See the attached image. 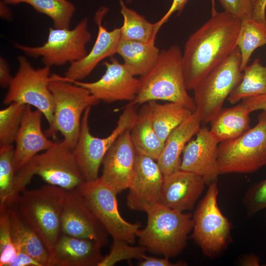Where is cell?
Listing matches in <instances>:
<instances>
[{"label": "cell", "instance_id": "6da1fadb", "mask_svg": "<svg viewBox=\"0 0 266 266\" xmlns=\"http://www.w3.org/2000/svg\"><path fill=\"white\" fill-rule=\"evenodd\" d=\"M240 21L226 11H216L189 36L182 53L184 80L188 90H193L234 51L237 47Z\"/></svg>", "mask_w": 266, "mask_h": 266}, {"label": "cell", "instance_id": "7a4b0ae2", "mask_svg": "<svg viewBox=\"0 0 266 266\" xmlns=\"http://www.w3.org/2000/svg\"><path fill=\"white\" fill-rule=\"evenodd\" d=\"M139 91L133 105L163 100L181 104L192 112L196 110L193 98L188 93L182 66V52L177 45L161 51L153 68L139 78Z\"/></svg>", "mask_w": 266, "mask_h": 266}, {"label": "cell", "instance_id": "3957f363", "mask_svg": "<svg viewBox=\"0 0 266 266\" xmlns=\"http://www.w3.org/2000/svg\"><path fill=\"white\" fill-rule=\"evenodd\" d=\"M145 211L147 225L136 233L140 245L151 253L168 258L179 255L192 231V215L160 203L150 206Z\"/></svg>", "mask_w": 266, "mask_h": 266}, {"label": "cell", "instance_id": "277c9868", "mask_svg": "<svg viewBox=\"0 0 266 266\" xmlns=\"http://www.w3.org/2000/svg\"><path fill=\"white\" fill-rule=\"evenodd\" d=\"M67 190L48 184L21 192L16 207L49 252L62 234L61 219Z\"/></svg>", "mask_w": 266, "mask_h": 266}, {"label": "cell", "instance_id": "5b68a950", "mask_svg": "<svg viewBox=\"0 0 266 266\" xmlns=\"http://www.w3.org/2000/svg\"><path fill=\"white\" fill-rule=\"evenodd\" d=\"M35 175L49 184L67 191L77 188L85 181L73 150L63 140L55 142L43 153L34 156L16 173L14 187L16 200Z\"/></svg>", "mask_w": 266, "mask_h": 266}, {"label": "cell", "instance_id": "8992f818", "mask_svg": "<svg viewBox=\"0 0 266 266\" xmlns=\"http://www.w3.org/2000/svg\"><path fill=\"white\" fill-rule=\"evenodd\" d=\"M49 88L53 95L54 112L48 133L60 132L63 141L74 148L80 133L82 115L100 101L86 88L66 81L64 77L51 75Z\"/></svg>", "mask_w": 266, "mask_h": 266}, {"label": "cell", "instance_id": "52a82bcc", "mask_svg": "<svg viewBox=\"0 0 266 266\" xmlns=\"http://www.w3.org/2000/svg\"><path fill=\"white\" fill-rule=\"evenodd\" d=\"M208 186L192 216L191 237L204 255L213 259L222 253L232 242V224L219 207L217 182Z\"/></svg>", "mask_w": 266, "mask_h": 266}, {"label": "cell", "instance_id": "ba28073f", "mask_svg": "<svg viewBox=\"0 0 266 266\" xmlns=\"http://www.w3.org/2000/svg\"><path fill=\"white\" fill-rule=\"evenodd\" d=\"M241 57L237 47L194 88V100L201 123H210L242 79Z\"/></svg>", "mask_w": 266, "mask_h": 266}, {"label": "cell", "instance_id": "9c48e42d", "mask_svg": "<svg viewBox=\"0 0 266 266\" xmlns=\"http://www.w3.org/2000/svg\"><path fill=\"white\" fill-rule=\"evenodd\" d=\"M218 162L220 174L254 172L266 166V111L258 123L241 136L219 143Z\"/></svg>", "mask_w": 266, "mask_h": 266}, {"label": "cell", "instance_id": "30bf717a", "mask_svg": "<svg viewBox=\"0 0 266 266\" xmlns=\"http://www.w3.org/2000/svg\"><path fill=\"white\" fill-rule=\"evenodd\" d=\"M91 108H87L82 115L79 134L73 150L74 157L86 181L99 177V169L106 153L121 134L131 129L138 115L135 105L129 102L110 134L100 138L93 135L90 132L89 119Z\"/></svg>", "mask_w": 266, "mask_h": 266}, {"label": "cell", "instance_id": "8fae6325", "mask_svg": "<svg viewBox=\"0 0 266 266\" xmlns=\"http://www.w3.org/2000/svg\"><path fill=\"white\" fill-rule=\"evenodd\" d=\"M18 60V71L10 82L3 102L33 106L42 112L50 126L54 112V99L49 88L52 79L49 75L50 67L45 66L35 69L26 57L19 56Z\"/></svg>", "mask_w": 266, "mask_h": 266}, {"label": "cell", "instance_id": "7c38bea8", "mask_svg": "<svg viewBox=\"0 0 266 266\" xmlns=\"http://www.w3.org/2000/svg\"><path fill=\"white\" fill-rule=\"evenodd\" d=\"M91 36L87 19L84 18L71 30L50 28L47 40L41 46L16 44V47L29 56L41 57L45 66H62L84 58Z\"/></svg>", "mask_w": 266, "mask_h": 266}, {"label": "cell", "instance_id": "4fadbf2b", "mask_svg": "<svg viewBox=\"0 0 266 266\" xmlns=\"http://www.w3.org/2000/svg\"><path fill=\"white\" fill-rule=\"evenodd\" d=\"M77 188L113 240H123L131 244L134 243L141 225L123 218L118 210L117 194L101 176L93 181H85Z\"/></svg>", "mask_w": 266, "mask_h": 266}, {"label": "cell", "instance_id": "5bb4252c", "mask_svg": "<svg viewBox=\"0 0 266 266\" xmlns=\"http://www.w3.org/2000/svg\"><path fill=\"white\" fill-rule=\"evenodd\" d=\"M103 64L105 71L99 80L91 82H69L86 88L99 101L107 103L133 101L139 91V78L132 74L124 64L113 57L110 62H104Z\"/></svg>", "mask_w": 266, "mask_h": 266}, {"label": "cell", "instance_id": "9a60e30c", "mask_svg": "<svg viewBox=\"0 0 266 266\" xmlns=\"http://www.w3.org/2000/svg\"><path fill=\"white\" fill-rule=\"evenodd\" d=\"M62 234L95 241L102 246L107 232L92 212L78 188L67 191L61 219Z\"/></svg>", "mask_w": 266, "mask_h": 266}, {"label": "cell", "instance_id": "2e32d148", "mask_svg": "<svg viewBox=\"0 0 266 266\" xmlns=\"http://www.w3.org/2000/svg\"><path fill=\"white\" fill-rule=\"evenodd\" d=\"M164 179L157 161L137 153L134 173L127 198L129 208L145 211L150 206L161 203Z\"/></svg>", "mask_w": 266, "mask_h": 266}, {"label": "cell", "instance_id": "e0dca14e", "mask_svg": "<svg viewBox=\"0 0 266 266\" xmlns=\"http://www.w3.org/2000/svg\"><path fill=\"white\" fill-rule=\"evenodd\" d=\"M195 136L183 150L180 169L200 175L209 185L217 182L220 174L218 162L220 142L206 127H201Z\"/></svg>", "mask_w": 266, "mask_h": 266}, {"label": "cell", "instance_id": "ac0fdd59", "mask_svg": "<svg viewBox=\"0 0 266 266\" xmlns=\"http://www.w3.org/2000/svg\"><path fill=\"white\" fill-rule=\"evenodd\" d=\"M137 152L130 130L121 134L105 155L101 177L117 194L130 186L135 170Z\"/></svg>", "mask_w": 266, "mask_h": 266}, {"label": "cell", "instance_id": "d6986e66", "mask_svg": "<svg viewBox=\"0 0 266 266\" xmlns=\"http://www.w3.org/2000/svg\"><path fill=\"white\" fill-rule=\"evenodd\" d=\"M107 11L106 8L102 7L96 13L95 20L98 26V33L95 43L84 58L70 64L65 73L66 81H80L85 78L101 61L116 54L121 39L120 28L108 31L102 26V19Z\"/></svg>", "mask_w": 266, "mask_h": 266}, {"label": "cell", "instance_id": "ffe728a7", "mask_svg": "<svg viewBox=\"0 0 266 266\" xmlns=\"http://www.w3.org/2000/svg\"><path fill=\"white\" fill-rule=\"evenodd\" d=\"M43 114L26 105L17 133L14 148V162L17 173L34 156L51 147L55 142L49 140L41 128Z\"/></svg>", "mask_w": 266, "mask_h": 266}, {"label": "cell", "instance_id": "44dd1931", "mask_svg": "<svg viewBox=\"0 0 266 266\" xmlns=\"http://www.w3.org/2000/svg\"><path fill=\"white\" fill-rule=\"evenodd\" d=\"M206 185L197 174L180 169L164 176L161 203L184 212L192 210Z\"/></svg>", "mask_w": 266, "mask_h": 266}, {"label": "cell", "instance_id": "7402d4cb", "mask_svg": "<svg viewBox=\"0 0 266 266\" xmlns=\"http://www.w3.org/2000/svg\"><path fill=\"white\" fill-rule=\"evenodd\" d=\"M102 246L93 240L62 234L50 253L49 266H98Z\"/></svg>", "mask_w": 266, "mask_h": 266}, {"label": "cell", "instance_id": "603a6c76", "mask_svg": "<svg viewBox=\"0 0 266 266\" xmlns=\"http://www.w3.org/2000/svg\"><path fill=\"white\" fill-rule=\"evenodd\" d=\"M201 124L200 117L196 110L167 136L157 160L164 176L180 169L181 155L186 144L200 129Z\"/></svg>", "mask_w": 266, "mask_h": 266}, {"label": "cell", "instance_id": "cb8c5ba5", "mask_svg": "<svg viewBox=\"0 0 266 266\" xmlns=\"http://www.w3.org/2000/svg\"><path fill=\"white\" fill-rule=\"evenodd\" d=\"M10 221L12 237L17 251L27 253L42 266H49V251L14 205L10 207Z\"/></svg>", "mask_w": 266, "mask_h": 266}, {"label": "cell", "instance_id": "d4e9b609", "mask_svg": "<svg viewBox=\"0 0 266 266\" xmlns=\"http://www.w3.org/2000/svg\"><path fill=\"white\" fill-rule=\"evenodd\" d=\"M161 51L155 42H142L121 38L116 54L123 59L124 65L134 76H143L157 63Z\"/></svg>", "mask_w": 266, "mask_h": 266}, {"label": "cell", "instance_id": "484cf974", "mask_svg": "<svg viewBox=\"0 0 266 266\" xmlns=\"http://www.w3.org/2000/svg\"><path fill=\"white\" fill-rule=\"evenodd\" d=\"M250 111L242 101L229 108H223L211 121L210 132L221 143L241 136L250 129Z\"/></svg>", "mask_w": 266, "mask_h": 266}, {"label": "cell", "instance_id": "4316f807", "mask_svg": "<svg viewBox=\"0 0 266 266\" xmlns=\"http://www.w3.org/2000/svg\"><path fill=\"white\" fill-rule=\"evenodd\" d=\"M130 136L137 153L157 160L164 143L153 128L148 103L143 104L140 109L137 120L130 130Z\"/></svg>", "mask_w": 266, "mask_h": 266}, {"label": "cell", "instance_id": "83f0119b", "mask_svg": "<svg viewBox=\"0 0 266 266\" xmlns=\"http://www.w3.org/2000/svg\"><path fill=\"white\" fill-rule=\"evenodd\" d=\"M147 103L150 108L153 128L164 143L170 133L193 112L175 102L161 104L152 100Z\"/></svg>", "mask_w": 266, "mask_h": 266}, {"label": "cell", "instance_id": "f1b7e54d", "mask_svg": "<svg viewBox=\"0 0 266 266\" xmlns=\"http://www.w3.org/2000/svg\"><path fill=\"white\" fill-rule=\"evenodd\" d=\"M242 71L241 80L227 100L232 104L247 98L266 94V64L264 66L257 58Z\"/></svg>", "mask_w": 266, "mask_h": 266}, {"label": "cell", "instance_id": "f546056e", "mask_svg": "<svg viewBox=\"0 0 266 266\" xmlns=\"http://www.w3.org/2000/svg\"><path fill=\"white\" fill-rule=\"evenodd\" d=\"M120 12L123 24L120 27L121 38L142 42H155L157 33L156 24L148 21L135 10L128 8L120 0Z\"/></svg>", "mask_w": 266, "mask_h": 266}, {"label": "cell", "instance_id": "4dcf8cb0", "mask_svg": "<svg viewBox=\"0 0 266 266\" xmlns=\"http://www.w3.org/2000/svg\"><path fill=\"white\" fill-rule=\"evenodd\" d=\"M265 45H266V21H257L252 17L241 20L237 46L241 57L242 71L248 65L254 51Z\"/></svg>", "mask_w": 266, "mask_h": 266}, {"label": "cell", "instance_id": "1f68e13d", "mask_svg": "<svg viewBox=\"0 0 266 266\" xmlns=\"http://www.w3.org/2000/svg\"><path fill=\"white\" fill-rule=\"evenodd\" d=\"M14 148L13 145L0 147V209L9 208L16 203L14 187Z\"/></svg>", "mask_w": 266, "mask_h": 266}, {"label": "cell", "instance_id": "d6a6232c", "mask_svg": "<svg viewBox=\"0 0 266 266\" xmlns=\"http://www.w3.org/2000/svg\"><path fill=\"white\" fill-rule=\"evenodd\" d=\"M26 3L37 12L50 18L54 28H69L75 10L74 6L69 1L66 0H27Z\"/></svg>", "mask_w": 266, "mask_h": 266}, {"label": "cell", "instance_id": "836d02e7", "mask_svg": "<svg viewBox=\"0 0 266 266\" xmlns=\"http://www.w3.org/2000/svg\"><path fill=\"white\" fill-rule=\"evenodd\" d=\"M0 111V147L13 145L26 105L14 102Z\"/></svg>", "mask_w": 266, "mask_h": 266}, {"label": "cell", "instance_id": "e575fe53", "mask_svg": "<svg viewBox=\"0 0 266 266\" xmlns=\"http://www.w3.org/2000/svg\"><path fill=\"white\" fill-rule=\"evenodd\" d=\"M17 253L11 234L10 207L0 209V266H11Z\"/></svg>", "mask_w": 266, "mask_h": 266}, {"label": "cell", "instance_id": "d590c367", "mask_svg": "<svg viewBox=\"0 0 266 266\" xmlns=\"http://www.w3.org/2000/svg\"><path fill=\"white\" fill-rule=\"evenodd\" d=\"M131 245L123 240H113L109 253L103 257L98 266H112L120 261L133 259L141 260L146 255L145 247Z\"/></svg>", "mask_w": 266, "mask_h": 266}, {"label": "cell", "instance_id": "8d00e7d4", "mask_svg": "<svg viewBox=\"0 0 266 266\" xmlns=\"http://www.w3.org/2000/svg\"><path fill=\"white\" fill-rule=\"evenodd\" d=\"M242 202L248 216L266 208V178L249 187L243 196Z\"/></svg>", "mask_w": 266, "mask_h": 266}, {"label": "cell", "instance_id": "74e56055", "mask_svg": "<svg viewBox=\"0 0 266 266\" xmlns=\"http://www.w3.org/2000/svg\"><path fill=\"white\" fill-rule=\"evenodd\" d=\"M226 11L240 21L252 17L253 6L251 0H219Z\"/></svg>", "mask_w": 266, "mask_h": 266}, {"label": "cell", "instance_id": "f35d334b", "mask_svg": "<svg viewBox=\"0 0 266 266\" xmlns=\"http://www.w3.org/2000/svg\"><path fill=\"white\" fill-rule=\"evenodd\" d=\"M188 1V0H173L172 4L167 12L159 21L155 23L157 33L161 27L168 21L170 17L175 12L177 11L178 15L181 13ZM211 1L212 3L211 13H213L217 11L215 9V0H211Z\"/></svg>", "mask_w": 266, "mask_h": 266}, {"label": "cell", "instance_id": "ab89813d", "mask_svg": "<svg viewBox=\"0 0 266 266\" xmlns=\"http://www.w3.org/2000/svg\"><path fill=\"white\" fill-rule=\"evenodd\" d=\"M186 263L183 262H178L174 263L169 261V258H158L145 255L138 263L139 266H186Z\"/></svg>", "mask_w": 266, "mask_h": 266}, {"label": "cell", "instance_id": "60d3db41", "mask_svg": "<svg viewBox=\"0 0 266 266\" xmlns=\"http://www.w3.org/2000/svg\"><path fill=\"white\" fill-rule=\"evenodd\" d=\"M241 101L251 112L259 110L266 111V94L247 98Z\"/></svg>", "mask_w": 266, "mask_h": 266}, {"label": "cell", "instance_id": "b9f144b4", "mask_svg": "<svg viewBox=\"0 0 266 266\" xmlns=\"http://www.w3.org/2000/svg\"><path fill=\"white\" fill-rule=\"evenodd\" d=\"M11 266H42L33 257L23 251H18Z\"/></svg>", "mask_w": 266, "mask_h": 266}, {"label": "cell", "instance_id": "7bdbcfd3", "mask_svg": "<svg viewBox=\"0 0 266 266\" xmlns=\"http://www.w3.org/2000/svg\"><path fill=\"white\" fill-rule=\"evenodd\" d=\"M7 62L2 57L0 58V85L1 87H7L12 79Z\"/></svg>", "mask_w": 266, "mask_h": 266}, {"label": "cell", "instance_id": "ee69618b", "mask_svg": "<svg viewBox=\"0 0 266 266\" xmlns=\"http://www.w3.org/2000/svg\"><path fill=\"white\" fill-rule=\"evenodd\" d=\"M266 0H258L253 6L252 18L256 21H266Z\"/></svg>", "mask_w": 266, "mask_h": 266}, {"label": "cell", "instance_id": "f6af8a7d", "mask_svg": "<svg viewBox=\"0 0 266 266\" xmlns=\"http://www.w3.org/2000/svg\"><path fill=\"white\" fill-rule=\"evenodd\" d=\"M260 257L253 253L247 254L241 256L238 261V264L243 266H260Z\"/></svg>", "mask_w": 266, "mask_h": 266}, {"label": "cell", "instance_id": "bcb514c9", "mask_svg": "<svg viewBox=\"0 0 266 266\" xmlns=\"http://www.w3.org/2000/svg\"><path fill=\"white\" fill-rule=\"evenodd\" d=\"M6 3L18 4L21 2H26L27 0H3Z\"/></svg>", "mask_w": 266, "mask_h": 266}, {"label": "cell", "instance_id": "7dc6e473", "mask_svg": "<svg viewBox=\"0 0 266 266\" xmlns=\"http://www.w3.org/2000/svg\"><path fill=\"white\" fill-rule=\"evenodd\" d=\"M258 0H251V2H252L253 6L256 3V2L258 1Z\"/></svg>", "mask_w": 266, "mask_h": 266}, {"label": "cell", "instance_id": "c3c4849f", "mask_svg": "<svg viewBox=\"0 0 266 266\" xmlns=\"http://www.w3.org/2000/svg\"><path fill=\"white\" fill-rule=\"evenodd\" d=\"M127 3H131L133 0H126Z\"/></svg>", "mask_w": 266, "mask_h": 266}]
</instances>
